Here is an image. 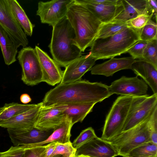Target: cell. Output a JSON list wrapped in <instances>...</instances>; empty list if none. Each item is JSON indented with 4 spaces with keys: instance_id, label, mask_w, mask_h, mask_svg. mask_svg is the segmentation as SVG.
Listing matches in <instances>:
<instances>
[{
    "instance_id": "1",
    "label": "cell",
    "mask_w": 157,
    "mask_h": 157,
    "mask_svg": "<svg viewBox=\"0 0 157 157\" xmlns=\"http://www.w3.org/2000/svg\"><path fill=\"white\" fill-rule=\"evenodd\" d=\"M112 95L109 86L83 80L59 83L45 94L42 106L101 102Z\"/></svg>"
},
{
    "instance_id": "2",
    "label": "cell",
    "mask_w": 157,
    "mask_h": 157,
    "mask_svg": "<svg viewBox=\"0 0 157 157\" xmlns=\"http://www.w3.org/2000/svg\"><path fill=\"white\" fill-rule=\"evenodd\" d=\"M52 28L50 52L53 59L65 67L81 56L82 52L76 44L75 31L66 16Z\"/></svg>"
},
{
    "instance_id": "3",
    "label": "cell",
    "mask_w": 157,
    "mask_h": 157,
    "mask_svg": "<svg viewBox=\"0 0 157 157\" xmlns=\"http://www.w3.org/2000/svg\"><path fill=\"white\" fill-rule=\"evenodd\" d=\"M66 16L75 31L77 45L82 52H84L94 40L102 23L75 0L70 5Z\"/></svg>"
},
{
    "instance_id": "4",
    "label": "cell",
    "mask_w": 157,
    "mask_h": 157,
    "mask_svg": "<svg viewBox=\"0 0 157 157\" xmlns=\"http://www.w3.org/2000/svg\"><path fill=\"white\" fill-rule=\"evenodd\" d=\"M141 29L128 25L113 36L95 39L90 46V53L96 60L111 59L127 53L140 40Z\"/></svg>"
},
{
    "instance_id": "5",
    "label": "cell",
    "mask_w": 157,
    "mask_h": 157,
    "mask_svg": "<svg viewBox=\"0 0 157 157\" xmlns=\"http://www.w3.org/2000/svg\"><path fill=\"white\" fill-rule=\"evenodd\" d=\"M150 115L135 127L120 133L107 141L115 148L119 155L127 156L133 149L151 141L148 124Z\"/></svg>"
},
{
    "instance_id": "6",
    "label": "cell",
    "mask_w": 157,
    "mask_h": 157,
    "mask_svg": "<svg viewBox=\"0 0 157 157\" xmlns=\"http://www.w3.org/2000/svg\"><path fill=\"white\" fill-rule=\"evenodd\" d=\"M133 97L120 95L114 102L105 118L101 139L109 141L120 133L127 118Z\"/></svg>"
},
{
    "instance_id": "7",
    "label": "cell",
    "mask_w": 157,
    "mask_h": 157,
    "mask_svg": "<svg viewBox=\"0 0 157 157\" xmlns=\"http://www.w3.org/2000/svg\"><path fill=\"white\" fill-rule=\"evenodd\" d=\"M17 58L22 69L21 80L25 84L33 86L42 82L41 68L35 48L23 47Z\"/></svg>"
},
{
    "instance_id": "8",
    "label": "cell",
    "mask_w": 157,
    "mask_h": 157,
    "mask_svg": "<svg viewBox=\"0 0 157 157\" xmlns=\"http://www.w3.org/2000/svg\"><path fill=\"white\" fill-rule=\"evenodd\" d=\"M157 106V94L133 97L129 113L121 132L140 124L150 115Z\"/></svg>"
},
{
    "instance_id": "9",
    "label": "cell",
    "mask_w": 157,
    "mask_h": 157,
    "mask_svg": "<svg viewBox=\"0 0 157 157\" xmlns=\"http://www.w3.org/2000/svg\"><path fill=\"white\" fill-rule=\"evenodd\" d=\"M0 25L9 34L17 48L28 45L27 35L15 18L7 0H0Z\"/></svg>"
},
{
    "instance_id": "10",
    "label": "cell",
    "mask_w": 157,
    "mask_h": 157,
    "mask_svg": "<svg viewBox=\"0 0 157 157\" xmlns=\"http://www.w3.org/2000/svg\"><path fill=\"white\" fill-rule=\"evenodd\" d=\"M74 0H53L38 3L36 14L41 23L52 27L65 17L69 7Z\"/></svg>"
},
{
    "instance_id": "11",
    "label": "cell",
    "mask_w": 157,
    "mask_h": 157,
    "mask_svg": "<svg viewBox=\"0 0 157 157\" xmlns=\"http://www.w3.org/2000/svg\"><path fill=\"white\" fill-rule=\"evenodd\" d=\"M65 105L42 106L38 113L34 128L41 130L54 129L67 118Z\"/></svg>"
},
{
    "instance_id": "12",
    "label": "cell",
    "mask_w": 157,
    "mask_h": 157,
    "mask_svg": "<svg viewBox=\"0 0 157 157\" xmlns=\"http://www.w3.org/2000/svg\"><path fill=\"white\" fill-rule=\"evenodd\" d=\"M109 88L112 95L116 94L134 97L147 95L148 86L137 76L132 77L123 76L111 83Z\"/></svg>"
},
{
    "instance_id": "13",
    "label": "cell",
    "mask_w": 157,
    "mask_h": 157,
    "mask_svg": "<svg viewBox=\"0 0 157 157\" xmlns=\"http://www.w3.org/2000/svg\"><path fill=\"white\" fill-rule=\"evenodd\" d=\"M91 12L102 23L114 20L124 10L122 0H114L110 3L96 4L87 0H75Z\"/></svg>"
},
{
    "instance_id": "14",
    "label": "cell",
    "mask_w": 157,
    "mask_h": 157,
    "mask_svg": "<svg viewBox=\"0 0 157 157\" xmlns=\"http://www.w3.org/2000/svg\"><path fill=\"white\" fill-rule=\"evenodd\" d=\"M35 49L41 68L42 82L53 86L60 83L63 73L60 66L38 46H36Z\"/></svg>"
},
{
    "instance_id": "15",
    "label": "cell",
    "mask_w": 157,
    "mask_h": 157,
    "mask_svg": "<svg viewBox=\"0 0 157 157\" xmlns=\"http://www.w3.org/2000/svg\"><path fill=\"white\" fill-rule=\"evenodd\" d=\"M96 60L89 52L73 61L65 67L60 83H68L80 80L93 66Z\"/></svg>"
},
{
    "instance_id": "16",
    "label": "cell",
    "mask_w": 157,
    "mask_h": 157,
    "mask_svg": "<svg viewBox=\"0 0 157 157\" xmlns=\"http://www.w3.org/2000/svg\"><path fill=\"white\" fill-rule=\"evenodd\" d=\"M42 102L36 104L33 108L20 113L8 120L0 121V127L13 130L29 131L34 127Z\"/></svg>"
},
{
    "instance_id": "17",
    "label": "cell",
    "mask_w": 157,
    "mask_h": 157,
    "mask_svg": "<svg viewBox=\"0 0 157 157\" xmlns=\"http://www.w3.org/2000/svg\"><path fill=\"white\" fill-rule=\"evenodd\" d=\"M82 155L91 157H114L119 155L108 141L97 137L76 150L75 156Z\"/></svg>"
},
{
    "instance_id": "18",
    "label": "cell",
    "mask_w": 157,
    "mask_h": 157,
    "mask_svg": "<svg viewBox=\"0 0 157 157\" xmlns=\"http://www.w3.org/2000/svg\"><path fill=\"white\" fill-rule=\"evenodd\" d=\"M7 130L12 142L14 146H18L42 142L52 133L53 129L41 130L34 127L28 131L9 129Z\"/></svg>"
},
{
    "instance_id": "19",
    "label": "cell",
    "mask_w": 157,
    "mask_h": 157,
    "mask_svg": "<svg viewBox=\"0 0 157 157\" xmlns=\"http://www.w3.org/2000/svg\"><path fill=\"white\" fill-rule=\"evenodd\" d=\"M132 57L119 58H114L101 64H96L90 70L93 75H101L106 77L112 76L117 72L130 69L136 61Z\"/></svg>"
},
{
    "instance_id": "20",
    "label": "cell",
    "mask_w": 157,
    "mask_h": 157,
    "mask_svg": "<svg viewBox=\"0 0 157 157\" xmlns=\"http://www.w3.org/2000/svg\"><path fill=\"white\" fill-rule=\"evenodd\" d=\"M124 10L114 20L126 22L130 19L145 13H153L148 0H122Z\"/></svg>"
},
{
    "instance_id": "21",
    "label": "cell",
    "mask_w": 157,
    "mask_h": 157,
    "mask_svg": "<svg viewBox=\"0 0 157 157\" xmlns=\"http://www.w3.org/2000/svg\"><path fill=\"white\" fill-rule=\"evenodd\" d=\"M131 69L136 75L142 78L151 87L153 94H157V68L152 64L142 60H136Z\"/></svg>"
},
{
    "instance_id": "22",
    "label": "cell",
    "mask_w": 157,
    "mask_h": 157,
    "mask_svg": "<svg viewBox=\"0 0 157 157\" xmlns=\"http://www.w3.org/2000/svg\"><path fill=\"white\" fill-rule=\"evenodd\" d=\"M73 125L71 120L67 117L64 121L53 129L52 133L45 140L26 145L30 147H35L52 143L63 144L70 142L71 131Z\"/></svg>"
},
{
    "instance_id": "23",
    "label": "cell",
    "mask_w": 157,
    "mask_h": 157,
    "mask_svg": "<svg viewBox=\"0 0 157 157\" xmlns=\"http://www.w3.org/2000/svg\"><path fill=\"white\" fill-rule=\"evenodd\" d=\"M0 46L6 65H10L16 61L17 48L9 34L0 25Z\"/></svg>"
},
{
    "instance_id": "24",
    "label": "cell",
    "mask_w": 157,
    "mask_h": 157,
    "mask_svg": "<svg viewBox=\"0 0 157 157\" xmlns=\"http://www.w3.org/2000/svg\"><path fill=\"white\" fill-rule=\"evenodd\" d=\"M95 103H82L65 105L64 113L71 120L73 125L83 121L87 115L92 111Z\"/></svg>"
},
{
    "instance_id": "25",
    "label": "cell",
    "mask_w": 157,
    "mask_h": 157,
    "mask_svg": "<svg viewBox=\"0 0 157 157\" xmlns=\"http://www.w3.org/2000/svg\"><path fill=\"white\" fill-rule=\"evenodd\" d=\"M7 0L12 12L20 26L26 35L31 36L35 25L31 23L17 1Z\"/></svg>"
},
{
    "instance_id": "26",
    "label": "cell",
    "mask_w": 157,
    "mask_h": 157,
    "mask_svg": "<svg viewBox=\"0 0 157 157\" xmlns=\"http://www.w3.org/2000/svg\"><path fill=\"white\" fill-rule=\"evenodd\" d=\"M36 104H22L13 102L6 103L0 107V122L8 120L30 109Z\"/></svg>"
},
{
    "instance_id": "27",
    "label": "cell",
    "mask_w": 157,
    "mask_h": 157,
    "mask_svg": "<svg viewBox=\"0 0 157 157\" xmlns=\"http://www.w3.org/2000/svg\"><path fill=\"white\" fill-rule=\"evenodd\" d=\"M128 26L126 22L115 20L107 23H102L95 40L113 36Z\"/></svg>"
},
{
    "instance_id": "28",
    "label": "cell",
    "mask_w": 157,
    "mask_h": 157,
    "mask_svg": "<svg viewBox=\"0 0 157 157\" xmlns=\"http://www.w3.org/2000/svg\"><path fill=\"white\" fill-rule=\"evenodd\" d=\"M128 156L157 157V145L151 141L145 143L133 149Z\"/></svg>"
},
{
    "instance_id": "29",
    "label": "cell",
    "mask_w": 157,
    "mask_h": 157,
    "mask_svg": "<svg viewBox=\"0 0 157 157\" xmlns=\"http://www.w3.org/2000/svg\"><path fill=\"white\" fill-rule=\"evenodd\" d=\"M142 60L151 63L157 68V39L148 42L144 49Z\"/></svg>"
},
{
    "instance_id": "30",
    "label": "cell",
    "mask_w": 157,
    "mask_h": 157,
    "mask_svg": "<svg viewBox=\"0 0 157 157\" xmlns=\"http://www.w3.org/2000/svg\"><path fill=\"white\" fill-rule=\"evenodd\" d=\"M157 25L152 19H150L141 29L140 38L141 40L149 41L157 39Z\"/></svg>"
},
{
    "instance_id": "31",
    "label": "cell",
    "mask_w": 157,
    "mask_h": 157,
    "mask_svg": "<svg viewBox=\"0 0 157 157\" xmlns=\"http://www.w3.org/2000/svg\"><path fill=\"white\" fill-rule=\"evenodd\" d=\"M94 129L91 127L82 130L72 143L73 147L76 150L89 142L96 137Z\"/></svg>"
},
{
    "instance_id": "32",
    "label": "cell",
    "mask_w": 157,
    "mask_h": 157,
    "mask_svg": "<svg viewBox=\"0 0 157 157\" xmlns=\"http://www.w3.org/2000/svg\"><path fill=\"white\" fill-rule=\"evenodd\" d=\"M76 151L71 142L63 144L56 143L55 149L51 157L56 155H61L63 157H75Z\"/></svg>"
},
{
    "instance_id": "33",
    "label": "cell",
    "mask_w": 157,
    "mask_h": 157,
    "mask_svg": "<svg viewBox=\"0 0 157 157\" xmlns=\"http://www.w3.org/2000/svg\"><path fill=\"white\" fill-rule=\"evenodd\" d=\"M153 17L152 13H147L140 15L126 21L128 25L137 29H141Z\"/></svg>"
},
{
    "instance_id": "34",
    "label": "cell",
    "mask_w": 157,
    "mask_h": 157,
    "mask_svg": "<svg viewBox=\"0 0 157 157\" xmlns=\"http://www.w3.org/2000/svg\"><path fill=\"white\" fill-rule=\"evenodd\" d=\"M148 124L151 141L157 145V106L155 107L150 115Z\"/></svg>"
},
{
    "instance_id": "35",
    "label": "cell",
    "mask_w": 157,
    "mask_h": 157,
    "mask_svg": "<svg viewBox=\"0 0 157 157\" xmlns=\"http://www.w3.org/2000/svg\"><path fill=\"white\" fill-rule=\"evenodd\" d=\"M148 41L140 40L127 52L134 59L142 60L143 52Z\"/></svg>"
},
{
    "instance_id": "36",
    "label": "cell",
    "mask_w": 157,
    "mask_h": 157,
    "mask_svg": "<svg viewBox=\"0 0 157 157\" xmlns=\"http://www.w3.org/2000/svg\"><path fill=\"white\" fill-rule=\"evenodd\" d=\"M24 149V157H45L46 146L30 147L27 145H23Z\"/></svg>"
},
{
    "instance_id": "37",
    "label": "cell",
    "mask_w": 157,
    "mask_h": 157,
    "mask_svg": "<svg viewBox=\"0 0 157 157\" xmlns=\"http://www.w3.org/2000/svg\"><path fill=\"white\" fill-rule=\"evenodd\" d=\"M24 156L23 145L11 146L6 151L0 152V157H24Z\"/></svg>"
},
{
    "instance_id": "38",
    "label": "cell",
    "mask_w": 157,
    "mask_h": 157,
    "mask_svg": "<svg viewBox=\"0 0 157 157\" xmlns=\"http://www.w3.org/2000/svg\"><path fill=\"white\" fill-rule=\"evenodd\" d=\"M148 4L153 13V18L156 22L157 13V2L156 0H148Z\"/></svg>"
},
{
    "instance_id": "39",
    "label": "cell",
    "mask_w": 157,
    "mask_h": 157,
    "mask_svg": "<svg viewBox=\"0 0 157 157\" xmlns=\"http://www.w3.org/2000/svg\"><path fill=\"white\" fill-rule=\"evenodd\" d=\"M56 143H52L46 145V151L45 157H51L56 148Z\"/></svg>"
},
{
    "instance_id": "40",
    "label": "cell",
    "mask_w": 157,
    "mask_h": 157,
    "mask_svg": "<svg viewBox=\"0 0 157 157\" xmlns=\"http://www.w3.org/2000/svg\"><path fill=\"white\" fill-rule=\"evenodd\" d=\"M21 102L24 104H27L32 101L30 96L27 94H22L20 97Z\"/></svg>"
},
{
    "instance_id": "41",
    "label": "cell",
    "mask_w": 157,
    "mask_h": 157,
    "mask_svg": "<svg viewBox=\"0 0 157 157\" xmlns=\"http://www.w3.org/2000/svg\"><path fill=\"white\" fill-rule=\"evenodd\" d=\"M89 2L96 4H101L110 3L114 0H87Z\"/></svg>"
},
{
    "instance_id": "42",
    "label": "cell",
    "mask_w": 157,
    "mask_h": 157,
    "mask_svg": "<svg viewBox=\"0 0 157 157\" xmlns=\"http://www.w3.org/2000/svg\"><path fill=\"white\" fill-rule=\"evenodd\" d=\"M122 157H151L146 156H127Z\"/></svg>"
},
{
    "instance_id": "43",
    "label": "cell",
    "mask_w": 157,
    "mask_h": 157,
    "mask_svg": "<svg viewBox=\"0 0 157 157\" xmlns=\"http://www.w3.org/2000/svg\"><path fill=\"white\" fill-rule=\"evenodd\" d=\"M52 157H63V156L60 155H56L52 156Z\"/></svg>"
},
{
    "instance_id": "44",
    "label": "cell",
    "mask_w": 157,
    "mask_h": 157,
    "mask_svg": "<svg viewBox=\"0 0 157 157\" xmlns=\"http://www.w3.org/2000/svg\"><path fill=\"white\" fill-rule=\"evenodd\" d=\"M77 156H78L79 157H91L89 156L84 155H80Z\"/></svg>"
},
{
    "instance_id": "45",
    "label": "cell",
    "mask_w": 157,
    "mask_h": 157,
    "mask_svg": "<svg viewBox=\"0 0 157 157\" xmlns=\"http://www.w3.org/2000/svg\"><path fill=\"white\" fill-rule=\"evenodd\" d=\"M75 157H78V156H75Z\"/></svg>"
}]
</instances>
